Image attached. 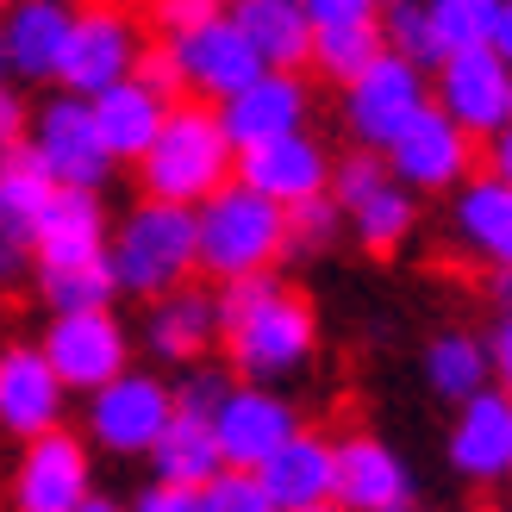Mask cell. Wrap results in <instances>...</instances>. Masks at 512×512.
I'll list each match as a JSON object with an SVG mask.
<instances>
[{
	"instance_id": "6da1fadb",
	"label": "cell",
	"mask_w": 512,
	"mask_h": 512,
	"mask_svg": "<svg viewBox=\"0 0 512 512\" xmlns=\"http://www.w3.org/2000/svg\"><path fill=\"white\" fill-rule=\"evenodd\" d=\"M219 344L244 381H288L313 363L319 350V313L294 294L281 269H256L219 281Z\"/></svg>"
},
{
	"instance_id": "7a4b0ae2",
	"label": "cell",
	"mask_w": 512,
	"mask_h": 512,
	"mask_svg": "<svg viewBox=\"0 0 512 512\" xmlns=\"http://www.w3.org/2000/svg\"><path fill=\"white\" fill-rule=\"evenodd\" d=\"M138 188L150 200H175V207H200L213 188H225L238 175V144L225 138V119L213 100H169V113L157 125L150 150L132 163Z\"/></svg>"
},
{
	"instance_id": "3957f363",
	"label": "cell",
	"mask_w": 512,
	"mask_h": 512,
	"mask_svg": "<svg viewBox=\"0 0 512 512\" xmlns=\"http://www.w3.org/2000/svg\"><path fill=\"white\" fill-rule=\"evenodd\" d=\"M107 263L119 294L132 300H157L169 288L200 275V238H194V207H175V200H138L132 213L113 219L107 232Z\"/></svg>"
},
{
	"instance_id": "277c9868",
	"label": "cell",
	"mask_w": 512,
	"mask_h": 512,
	"mask_svg": "<svg viewBox=\"0 0 512 512\" xmlns=\"http://www.w3.org/2000/svg\"><path fill=\"white\" fill-rule=\"evenodd\" d=\"M194 238H200V275H213V281L281 269V256H288V207H275L269 194L244 188L232 175L225 188H213L194 207Z\"/></svg>"
},
{
	"instance_id": "5b68a950",
	"label": "cell",
	"mask_w": 512,
	"mask_h": 512,
	"mask_svg": "<svg viewBox=\"0 0 512 512\" xmlns=\"http://www.w3.org/2000/svg\"><path fill=\"white\" fill-rule=\"evenodd\" d=\"M150 38V25L132 13V0H88L75 7L69 19V44L57 57V82L50 88H69V94H100L125 82L138 69V50Z\"/></svg>"
},
{
	"instance_id": "8992f818",
	"label": "cell",
	"mask_w": 512,
	"mask_h": 512,
	"mask_svg": "<svg viewBox=\"0 0 512 512\" xmlns=\"http://www.w3.org/2000/svg\"><path fill=\"white\" fill-rule=\"evenodd\" d=\"M25 150L50 169L57 188H107L113 182V150L100 144V125H94V107L88 94H44L32 107V125H25Z\"/></svg>"
},
{
	"instance_id": "52a82bcc",
	"label": "cell",
	"mask_w": 512,
	"mask_h": 512,
	"mask_svg": "<svg viewBox=\"0 0 512 512\" xmlns=\"http://www.w3.org/2000/svg\"><path fill=\"white\" fill-rule=\"evenodd\" d=\"M88 400V444L107 456H150V444L163 438V425L175 413V388L157 369H119L113 381H100Z\"/></svg>"
},
{
	"instance_id": "ba28073f",
	"label": "cell",
	"mask_w": 512,
	"mask_h": 512,
	"mask_svg": "<svg viewBox=\"0 0 512 512\" xmlns=\"http://www.w3.org/2000/svg\"><path fill=\"white\" fill-rule=\"evenodd\" d=\"M431 100V69H419L400 50H381L369 69L344 82V132L363 150H388L394 132Z\"/></svg>"
},
{
	"instance_id": "9c48e42d",
	"label": "cell",
	"mask_w": 512,
	"mask_h": 512,
	"mask_svg": "<svg viewBox=\"0 0 512 512\" xmlns=\"http://www.w3.org/2000/svg\"><path fill=\"white\" fill-rule=\"evenodd\" d=\"M38 350L50 356V369L63 375L69 394H94L100 381H113L119 369H132V331L113 306H75V313H50Z\"/></svg>"
},
{
	"instance_id": "30bf717a",
	"label": "cell",
	"mask_w": 512,
	"mask_h": 512,
	"mask_svg": "<svg viewBox=\"0 0 512 512\" xmlns=\"http://www.w3.org/2000/svg\"><path fill=\"white\" fill-rule=\"evenodd\" d=\"M94 494V444L69 425H50L19 444L13 512H75Z\"/></svg>"
},
{
	"instance_id": "8fae6325",
	"label": "cell",
	"mask_w": 512,
	"mask_h": 512,
	"mask_svg": "<svg viewBox=\"0 0 512 512\" xmlns=\"http://www.w3.org/2000/svg\"><path fill=\"white\" fill-rule=\"evenodd\" d=\"M431 100H438V107L481 144V138H494L500 125L512 119V63L500 57L494 44L450 50V57L431 69Z\"/></svg>"
},
{
	"instance_id": "7c38bea8",
	"label": "cell",
	"mask_w": 512,
	"mask_h": 512,
	"mask_svg": "<svg viewBox=\"0 0 512 512\" xmlns=\"http://www.w3.org/2000/svg\"><path fill=\"white\" fill-rule=\"evenodd\" d=\"M381 157H388L394 182H406L413 194H450L475 169V138L438 107V100H425V107L394 132V144L381 150Z\"/></svg>"
},
{
	"instance_id": "4fadbf2b",
	"label": "cell",
	"mask_w": 512,
	"mask_h": 512,
	"mask_svg": "<svg viewBox=\"0 0 512 512\" xmlns=\"http://www.w3.org/2000/svg\"><path fill=\"white\" fill-rule=\"evenodd\" d=\"M300 406L275 388V381H232L225 400L213 406V431H219V456L232 469H256L269 450H281L300 431Z\"/></svg>"
},
{
	"instance_id": "5bb4252c",
	"label": "cell",
	"mask_w": 512,
	"mask_h": 512,
	"mask_svg": "<svg viewBox=\"0 0 512 512\" xmlns=\"http://www.w3.org/2000/svg\"><path fill=\"white\" fill-rule=\"evenodd\" d=\"M306 113H313V88H306L300 69H256L238 94L219 100L225 138H232L238 150L269 144V138H281V132H300Z\"/></svg>"
},
{
	"instance_id": "9a60e30c",
	"label": "cell",
	"mask_w": 512,
	"mask_h": 512,
	"mask_svg": "<svg viewBox=\"0 0 512 512\" xmlns=\"http://www.w3.org/2000/svg\"><path fill=\"white\" fill-rule=\"evenodd\" d=\"M450 469L475 481V488H494V481L512 475V394L500 381H488L481 394H469L456 406V425H450Z\"/></svg>"
},
{
	"instance_id": "2e32d148",
	"label": "cell",
	"mask_w": 512,
	"mask_h": 512,
	"mask_svg": "<svg viewBox=\"0 0 512 512\" xmlns=\"http://www.w3.org/2000/svg\"><path fill=\"white\" fill-rule=\"evenodd\" d=\"M331 500L350 512H413L419 488L394 444H381L375 431H344L338 438V494Z\"/></svg>"
},
{
	"instance_id": "e0dca14e",
	"label": "cell",
	"mask_w": 512,
	"mask_h": 512,
	"mask_svg": "<svg viewBox=\"0 0 512 512\" xmlns=\"http://www.w3.org/2000/svg\"><path fill=\"white\" fill-rule=\"evenodd\" d=\"M69 388L50 369V356L38 344H0V431L7 438H38V431L63 425Z\"/></svg>"
},
{
	"instance_id": "ac0fdd59",
	"label": "cell",
	"mask_w": 512,
	"mask_h": 512,
	"mask_svg": "<svg viewBox=\"0 0 512 512\" xmlns=\"http://www.w3.org/2000/svg\"><path fill=\"white\" fill-rule=\"evenodd\" d=\"M238 182L256 188V194H269L275 207H300V200H313L331 188V150L306 132H281L269 144H250L238 150Z\"/></svg>"
},
{
	"instance_id": "d6986e66",
	"label": "cell",
	"mask_w": 512,
	"mask_h": 512,
	"mask_svg": "<svg viewBox=\"0 0 512 512\" xmlns=\"http://www.w3.org/2000/svg\"><path fill=\"white\" fill-rule=\"evenodd\" d=\"M169 50H175V63H182L188 94L194 100H213V107H219L225 94H238L256 69H269L263 57H256V44L232 25V13H219V19L194 25V32H182V38H169Z\"/></svg>"
},
{
	"instance_id": "ffe728a7",
	"label": "cell",
	"mask_w": 512,
	"mask_h": 512,
	"mask_svg": "<svg viewBox=\"0 0 512 512\" xmlns=\"http://www.w3.org/2000/svg\"><path fill=\"white\" fill-rule=\"evenodd\" d=\"M144 350L157 363L182 369V363H200L213 344H219V294L200 288V281H182L157 300H144Z\"/></svg>"
},
{
	"instance_id": "44dd1931",
	"label": "cell",
	"mask_w": 512,
	"mask_h": 512,
	"mask_svg": "<svg viewBox=\"0 0 512 512\" xmlns=\"http://www.w3.org/2000/svg\"><path fill=\"white\" fill-rule=\"evenodd\" d=\"M450 238L475 263L512 269V182H500L494 169H469L450 188Z\"/></svg>"
},
{
	"instance_id": "7402d4cb",
	"label": "cell",
	"mask_w": 512,
	"mask_h": 512,
	"mask_svg": "<svg viewBox=\"0 0 512 512\" xmlns=\"http://www.w3.org/2000/svg\"><path fill=\"white\" fill-rule=\"evenodd\" d=\"M107 232H113V219L100 207V188H57L32 225V269L38 263H94V256H107Z\"/></svg>"
},
{
	"instance_id": "603a6c76",
	"label": "cell",
	"mask_w": 512,
	"mask_h": 512,
	"mask_svg": "<svg viewBox=\"0 0 512 512\" xmlns=\"http://www.w3.org/2000/svg\"><path fill=\"white\" fill-rule=\"evenodd\" d=\"M69 19H75V0H13L0 13V44H7L13 82H57Z\"/></svg>"
},
{
	"instance_id": "cb8c5ba5",
	"label": "cell",
	"mask_w": 512,
	"mask_h": 512,
	"mask_svg": "<svg viewBox=\"0 0 512 512\" xmlns=\"http://www.w3.org/2000/svg\"><path fill=\"white\" fill-rule=\"evenodd\" d=\"M256 475H263V488L275 494V506H313V500H331L338 494V438H325V431L300 425L281 450H269L263 463H256Z\"/></svg>"
},
{
	"instance_id": "d4e9b609",
	"label": "cell",
	"mask_w": 512,
	"mask_h": 512,
	"mask_svg": "<svg viewBox=\"0 0 512 512\" xmlns=\"http://www.w3.org/2000/svg\"><path fill=\"white\" fill-rule=\"evenodd\" d=\"M88 107H94L100 144L113 150V163H138L144 150H150V138H157V125H163V113H169V100H163L157 88H144L138 75H125V82L88 94Z\"/></svg>"
},
{
	"instance_id": "484cf974",
	"label": "cell",
	"mask_w": 512,
	"mask_h": 512,
	"mask_svg": "<svg viewBox=\"0 0 512 512\" xmlns=\"http://www.w3.org/2000/svg\"><path fill=\"white\" fill-rule=\"evenodd\" d=\"M232 25L256 44L269 69H306L313 63V13L300 0H225Z\"/></svg>"
},
{
	"instance_id": "4316f807",
	"label": "cell",
	"mask_w": 512,
	"mask_h": 512,
	"mask_svg": "<svg viewBox=\"0 0 512 512\" xmlns=\"http://www.w3.org/2000/svg\"><path fill=\"white\" fill-rule=\"evenodd\" d=\"M150 469H157V481H182V488H207V481L225 469V456H219V431L207 413H182L175 406L169 425H163V438L150 444L144 456Z\"/></svg>"
},
{
	"instance_id": "83f0119b",
	"label": "cell",
	"mask_w": 512,
	"mask_h": 512,
	"mask_svg": "<svg viewBox=\"0 0 512 512\" xmlns=\"http://www.w3.org/2000/svg\"><path fill=\"white\" fill-rule=\"evenodd\" d=\"M419 369H425V388L438 400L463 406L469 394H481L494 381V356H488V338H475V331H438L425 344Z\"/></svg>"
},
{
	"instance_id": "f1b7e54d",
	"label": "cell",
	"mask_w": 512,
	"mask_h": 512,
	"mask_svg": "<svg viewBox=\"0 0 512 512\" xmlns=\"http://www.w3.org/2000/svg\"><path fill=\"white\" fill-rule=\"evenodd\" d=\"M344 225H350V238L363 244L369 256H394L406 238H413V225H419V194L388 175V182L369 188V194L344 213Z\"/></svg>"
},
{
	"instance_id": "f546056e",
	"label": "cell",
	"mask_w": 512,
	"mask_h": 512,
	"mask_svg": "<svg viewBox=\"0 0 512 512\" xmlns=\"http://www.w3.org/2000/svg\"><path fill=\"white\" fill-rule=\"evenodd\" d=\"M50 194H57V182H50V169L32 157V150L25 144L7 150V157H0V232L32 244V225H38Z\"/></svg>"
},
{
	"instance_id": "4dcf8cb0",
	"label": "cell",
	"mask_w": 512,
	"mask_h": 512,
	"mask_svg": "<svg viewBox=\"0 0 512 512\" xmlns=\"http://www.w3.org/2000/svg\"><path fill=\"white\" fill-rule=\"evenodd\" d=\"M32 288L44 300V313H75V306H113L119 300L107 256H94V263H38Z\"/></svg>"
},
{
	"instance_id": "1f68e13d",
	"label": "cell",
	"mask_w": 512,
	"mask_h": 512,
	"mask_svg": "<svg viewBox=\"0 0 512 512\" xmlns=\"http://www.w3.org/2000/svg\"><path fill=\"white\" fill-rule=\"evenodd\" d=\"M381 50H388V38H381V13L369 19H338V25H313V63L325 82H350L356 69H369Z\"/></svg>"
},
{
	"instance_id": "d6a6232c",
	"label": "cell",
	"mask_w": 512,
	"mask_h": 512,
	"mask_svg": "<svg viewBox=\"0 0 512 512\" xmlns=\"http://www.w3.org/2000/svg\"><path fill=\"white\" fill-rule=\"evenodd\" d=\"M425 19H431V38L438 50H469V44H488L494 38V19H500V0H425Z\"/></svg>"
},
{
	"instance_id": "836d02e7",
	"label": "cell",
	"mask_w": 512,
	"mask_h": 512,
	"mask_svg": "<svg viewBox=\"0 0 512 512\" xmlns=\"http://www.w3.org/2000/svg\"><path fill=\"white\" fill-rule=\"evenodd\" d=\"M344 232L350 225H344V207L331 200V188L300 200V207H288V256H325Z\"/></svg>"
},
{
	"instance_id": "e575fe53",
	"label": "cell",
	"mask_w": 512,
	"mask_h": 512,
	"mask_svg": "<svg viewBox=\"0 0 512 512\" xmlns=\"http://www.w3.org/2000/svg\"><path fill=\"white\" fill-rule=\"evenodd\" d=\"M381 38H388V50L413 57L419 69L444 63L438 38H431V19H425V0H394V7H381Z\"/></svg>"
},
{
	"instance_id": "d590c367",
	"label": "cell",
	"mask_w": 512,
	"mask_h": 512,
	"mask_svg": "<svg viewBox=\"0 0 512 512\" xmlns=\"http://www.w3.org/2000/svg\"><path fill=\"white\" fill-rule=\"evenodd\" d=\"M200 512H281V506H275V494L263 488L256 469H232V463H225L207 488H200Z\"/></svg>"
},
{
	"instance_id": "8d00e7d4",
	"label": "cell",
	"mask_w": 512,
	"mask_h": 512,
	"mask_svg": "<svg viewBox=\"0 0 512 512\" xmlns=\"http://www.w3.org/2000/svg\"><path fill=\"white\" fill-rule=\"evenodd\" d=\"M388 175H394V169H388V157H381V150H363V144H356L350 157L331 163V200H338V207L350 213L356 200H363L369 188H381Z\"/></svg>"
},
{
	"instance_id": "74e56055",
	"label": "cell",
	"mask_w": 512,
	"mask_h": 512,
	"mask_svg": "<svg viewBox=\"0 0 512 512\" xmlns=\"http://www.w3.org/2000/svg\"><path fill=\"white\" fill-rule=\"evenodd\" d=\"M169 388H175V406H182V413H207L213 419V406L225 400V388H232V369H219V363L200 356V363H182V375H175Z\"/></svg>"
},
{
	"instance_id": "f35d334b",
	"label": "cell",
	"mask_w": 512,
	"mask_h": 512,
	"mask_svg": "<svg viewBox=\"0 0 512 512\" xmlns=\"http://www.w3.org/2000/svg\"><path fill=\"white\" fill-rule=\"evenodd\" d=\"M225 13V0H144V25L157 38H182L194 25H207Z\"/></svg>"
},
{
	"instance_id": "ab89813d",
	"label": "cell",
	"mask_w": 512,
	"mask_h": 512,
	"mask_svg": "<svg viewBox=\"0 0 512 512\" xmlns=\"http://www.w3.org/2000/svg\"><path fill=\"white\" fill-rule=\"evenodd\" d=\"M138 82L144 88H157L163 100H182L188 94V82H182V63H175V50H169V38H157V32H150L144 38V50H138Z\"/></svg>"
},
{
	"instance_id": "60d3db41",
	"label": "cell",
	"mask_w": 512,
	"mask_h": 512,
	"mask_svg": "<svg viewBox=\"0 0 512 512\" xmlns=\"http://www.w3.org/2000/svg\"><path fill=\"white\" fill-rule=\"evenodd\" d=\"M125 512H200V488H182V481H150L125 500Z\"/></svg>"
},
{
	"instance_id": "b9f144b4",
	"label": "cell",
	"mask_w": 512,
	"mask_h": 512,
	"mask_svg": "<svg viewBox=\"0 0 512 512\" xmlns=\"http://www.w3.org/2000/svg\"><path fill=\"white\" fill-rule=\"evenodd\" d=\"M25 125H32V107H25V94H19L13 75H0V157L25 144Z\"/></svg>"
},
{
	"instance_id": "7bdbcfd3",
	"label": "cell",
	"mask_w": 512,
	"mask_h": 512,
	"mask_svg": "<svg viewBox=\"0 0 512 512\" xmlns=\"http://www.w3.org/2000/svg\"><path fill=\"white\" fill-rule=\"evenodd\" d=\"M488 356H494V381L512 394V306H500V319L488 331Z\"/></svg>"
},
{
	"instance_id": "ee69618b",
	"label": "cell",
	"mask_w": 512,
	"mask_h": 512,
	"mask_svg": "<svg viewBox=\"0 0 512 512\" xmlns=\"http://www.w3.org/2000/svg\"><path fill=\"white\" fill-rule=\"evenodd\" d=\"M25 275H32V244L13 238V232H0V288H19Z\"/></svg>"
},
{
	"instance_id": "f6af8a7d",
	"label": "cell",
	"mask_w": 512,
	"mask_h": 512,
	"mask_svg": "<svg viewBox=\"0 0 512 512\" xmlns=\"http://www.w3.org/2000/svg\"><path fill=\"white\" fill-rule=\"evenodd\" d=\"M306 13H313V25H338V19H369V13H381L375 0H300Z\"/></svg>"
},
{
	"instance_id": "bcb514c9",
	"label": "cell",
	"mask_w": 512,
	"mask_h": 512,
	"mask_svg": "<svg viewBox=\"0 0 512 512\" xmlns=\"http://www.w3.org/2000/svg\"><path fill=\"white\" fill-rule=\"evenodd\" d=\"M481 144H488V169L500 175V182H512V119L500 125L494 138H481Z\"/></svg>"
},
{
	"instance_id": "7dc6e473",
	"label": "cell",
	"mask_w": 512,
	"mask_h": 512,
	"mask_svg": "<svg viewBox=\"0 0 512 512\" xmlns=\"http://www.w3.org/2000/svg\"><path fill=\"white\" fill-rule=\"evenodd\" d=\"M488 44L512 63V0H500V19H494V38H488Z\"/></svg>"
},
{
	"instance_id": "c3c4849f",
	"label": "cell",
	"mask_w": 512,
	"mask_h": 512,
	"mask_svg": "<svg viewBox=\"0 0 512 512\" xmlns=\"http://www.w3.org/2000/svg\"><path fill=\"white\" fill-rule=\"evenodd\" d=\"M488 300L494 306H512V269H488Z\"/></svg>"
},
{
	"instance_id": "681fc988",
	"label": "cell",
	"mask_w": 512,
	"mask_h": 512,
	"mask_svg": "<svg viewBox=\"0 0 512 512\" xmlns=\"http://www.w3.org/2000/svg\"><path fill=\"white\" fill-rule=\"evenodd\" d=\"M75 512H125V506H119V500H107V494H88V500L75 506Z\"/></svg>"
},
{
	"instance_id": "f907efd6",
	"label": "cell",
	"mask_w": 512,
	"mask_h": 512,
	"mask_svg": "<svg viewBox=\"0 0 512 512\" xmlns=\"http://www.w3.org/2000/svg\"><path fill=\"white\" fill-rule=\"evenodd\" d=\"M288 512H350V506H338V500H313V506H288Z\"/></svg>"
},
{
	"instance_id": "816d5d0a",
	"label": "cell",
	"mask_w": 512,
	"mask_h": 512,
	"mask_svg": "<svg viewBox=\"0 0 512 512\" xmlns=\"http://www.w3.org/2000/svg\"><path fill=\"white\" fill-rule=\"evenodd\" d=\"M0 75H13V69H7V44H0Z\"/></svg>"
},
{
	"instance_id": "f5cc1de1",
	"label": "cell",
	"mask_w": 512,
	"mask_h": 512,
	"mask_svg": "<svg viewBox=\"0 0 512 512\" xmlns=\"http://www.w3.org/2000/svg\"><path fill=\"white\" fill-rule=\"evenodd\" d=\"M413 512H438V506H413Z\"/></svg>"
},
{
	"instance_id": "db71d44e",
	"label": "cell",
	"mask_w": 512,
	"mask_h": 512,
	"mask_svg": "<svg viewBox=\"0 0 512 512\" xmlns=\"http://www.w3.org/2000/svg\"><path fill=\"white\" fill-rule=\"evenodd\" d=\"M7 7H13V0H0V13H7Z\"/></svg>"
},
{
	"instance_id": "11a10c76",
	"label": "cell",
	"mask_w": 512,
	"mask_h": 512,
	"mask_svg": "<svg viewBox=\"0 0 512 512\" xmlns=\"http://www.w3.org/2000/svg\"><path fill=\"white\" fill-rule=\"evenodd\" d=\"M375 7H394V0H375Z\"/></svg>"
},
{
	"instance_id": "9f6ffc18",
	"label": "cell",
	"mask_w": 512,
	"mask_h": 512,
	"mask_svg": "<svg viewBox=\"0 0 512 512\" xmlns=\"http://www.w3.org/2000/svg\"><path fill=\"white\" fill-rule=\"evenodd\" d=\"M138 7H144V0H138Z\"/></svg>"
},
{
	"instance_id": "6f0895ef",
	"label": "cell",
	"mask_w": 512,
	"mask_h": 512,
	"mask_svg": "<svg viewBox=\"0 0 512 512\" xmlns=\"http://www.w3.org/2000/svg\"><path fill=\"white\" fill-rule=\"evenodd\" d=\"M500 512H506V506H500Z\"/></svg>"
}]
</instances>
